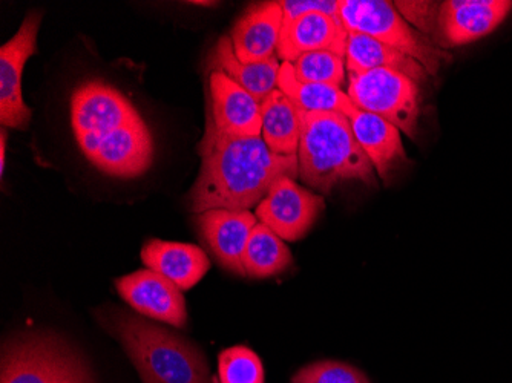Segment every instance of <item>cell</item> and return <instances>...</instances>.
Masks as SVG:
<instances>
[{
  "mask_svg": "<svg viewBox=\"0 0 512 383\" xmlns=\"http://www.w3.org/2000/svg\"><path fill=\"white\" fill-rule=\"evenodd\" d=\"M198 154L200 175L188 197L194 213L252 209L266 198L279 178L299 177L298 155L273 154L263 137L223 134L207 114Z\"/></svg>",
  "mask_w": 512,
  "mask_h": 383,
  "instance_id": "obj_1",
  "label": "cell"
},
{
  "mask_svg": "<svg viewBox=\"0 0 512 383\" xmlns=\"http://www.w3.org/2000/svg\"><path fill=\"white\" fill-rule=\"evenodd\" d=\"M71 125L80 151L103 174L137 178L154 163V138L123 92L88 80L71 95Z\"/></svg>",
  "mask_w": 512,
  "mask_h": 383,
  "instance_id": "obj_2",
  "label": "cell"
},
{
  "mask_svg": "<svg viewBox=\"0 0 512 383\" xmlns=\"http://www.w3.org/2000/svg\"><path fill=\"white\" fill-rule=\"evenodd\" d=\"M299 178L312 189L330 194L336 184L362 181L376 186L375 167L359 146L347 115L301 112Z\"/></svg>",
  "mask_w": 512,
  "mask_h": 383,
  "instance_id": "obj_3",
  "label": "cell"
},
{
  "mask_svg": "<svg viewBox=\"0 0 512 383\" xmlns=\"http://www.w3.org/2000/svg\"><path fill=\"white\" fill-rule=\"evenodd\" d=\"M109 328L138 373L160 383H209L203 353L180 334L128 311H117Z\"/></svg>",
  "mask_w": 512,
  "mask_h": 383,
  "instance_id": "obj_4",
  "label": "cell"
},
{
  "mask_svg": "<svg viewBox=\"0 0 512 383\" xmlns=\"http://www.w3.org/2000/svg\"><path fill=\"white\" fill-rule=\"evenodd\" d=\"M339 19L348 33L364 34L393 50L411 57L436 76L444 60L450 57L437 48L433 40L417 33L399 14L394 2L385 0H341Z\"/></svg>",
  "mask_w": 512,
  "mask_h": 383,
  "instance_id": "obj_5",
  "label": "cell"
},
{
  "mask_svg": "<svg viewBox=\"0 0 512 383\" xmlns=\"http://www.w3.org/2000/svg\"><path fill=\"white\" fill-rule=\"evenodd\" d=\"M347 94L355 108L385 118L411 140L417 137L422 94L410 77L391 69L348 73Z\"/></svg>",
  "mask_w": 512,
  "mask_h": 383,
  "instance_id": "obj_6",
  "label": "cell"
},
{
  "mask_svg": "<svg viewBox=\"0 0 512 383\" xmlns=\"http://www.w3.org/2000/svg\"><path fill=\"white\" fill-rule=\"evenodd\" d=\"M42 13L31 11L16 36L0 48V123L4 128L25 129L33 111L22 97V74L27 60L36 53Z\"/></svg>",
  "mask_w": 512,
  "mask_h": 383,
  "instance_id": "obj_7",
  "label": "cell"
},
{
  "mask_svg": "<svg viewBox=\"0 0 512 383\" xmlns=\"http://www.w3.org/2000/svg\"><path fill=\"white\" fill-rule=\"evenodd\" d=\"M73 354L53 334H22L4 347L0 383H57Z\"/></svg>",
  "mask_w": 512,
  "mask_h": 383,
  "instance_id": "obj_8",
  "label": "cell"
},
{
  "mask_svg": "<svg viewBox=\"0 0 512 383\" xmlns=\"http://www.w3.org/2000/svg\"><path fill=\"white\" fill-rule=\"evenodd\" d=\"M324 209V198L296 184L295 178L283 177L270 187L255 215L283 241H298L309 233Z\"/></svg>",
  "mask_w": 512,
  "mask_h": 383,
  "instance_id": "obj_9",
  "label": "cell"
},
{
  "mask_svg": "<svg viewBox=\"0 0 512 383\" xmlns=\"http://www.w3.org/2000/svg\"><path fill=\"white\" fill-rule=\"evenodd\" d=\"M115 287L140 315L177 328H184L188 324L183 293L160 273L151 269L138 270L117 279Z\"/></svg>",
  "mask_w": 512,
  "mask_h": 383,
  "instance_id": "obj_10",
  "label": "cell"
},
{
  "mask_svg": "<svg viewBox=\"0 0 512 383\" xmlns=\"http://www.w3.org/2000/svg\"><path fill=\"white\" fill-rule=\"evenodd\" d=\"M512 10L509 0H448L440 4L436 43L460 46L493 33Z\"/></svg>",
  "mask_w": 512,
  "mask_h": 383,
  "instance_id": "obj_11",
  "label": "cell"
},
{
  "mask_svg": "<svg viewBox=\"0 0 512 383\" xmlns=\"http://www.w3.org/2000/svg\"><path fill=\"white\" fill-rule=\"evenodd\" d=\"M195 224L201 241L211 250L218 264L227 272L247 276L243 255L250 233L258 224L255 213L250 210H206L197 213Z\"/></svg>",
  "mask_w": 512,
  "mask_h": 383,
  "instance_id": "obj_12",
  "label": "cell"
},
{
  "mask_svg": "<svg viewBox=\"0 0 512 383\" xmlns=\"http://www.w3.org/2000/svg\"><path fill=\"white\" fill-rule=\"evenodd\" d=\"M206 114L223 134L237 137H261V103L223 71L209 74Z\"/></svg>",
  "mask_w": 512,
  "mask_h": 383,
  "instance_id": "obj_13",
  "label": "cell"
},
{
  "mask_svg": "<svg viewBox=\"0 0 512 383\" xmlns=\"http://www.w3.org/2000/svg\"><path fill=\"white\" fill-rule=\"evenodd\" d=\"M283 22V10L279 2L250 5L229 34L238 60L258 63L276 57Z\"/></svg>",
  "mask_w": 512,
  "mask_h": 383,
  "instance_id": "obj_14",
  "label": "cell"
},
{
  "mask_svg": "<svg viewBox=\"0 0 512 383\" xmlns=\"http://www.w3.org/2000/svg\"><path fill=\"white\" fill-rule=\"evenodd\" d=\"M348 31L338 17L313 13L283 25L276 57L279 62L293 63L299 57L316 51H330L345 57Z\"/></svg>",
  "mask_w": 512,
  "mask_h": 383,
  "instance_id": "obj_15",
  "label": "cell"
},
{
  "mask_svg": "<svg viewBox=\"0 0 512 383\" xmlns=\"http://www.w3.org/2000/svg\"><path fill=\"white\" fill-rule=\"evenodd\" d=\"M142 261L146 269L165 276L181 292L195 287L211 269V261L200 247L161 239H149L143 246Z\"/></svg>",
  "mask_w": 512,
  "mask_h": 383,
  "instance_id": "obj_16",
  "label": "cell"
},
{
  "mask_svg": "<svg viewBox=\"0 0 512 383\" xmlns=\"http://www.w3.org/2000/svg\"><path fill=\"white\" fill-rule=\"evenodd\" d=\"M348 120L359 146L375 167L378 177L387 180L399 161L407 158L401 131L385 118L358 108L353 109Z\"/></svg>",
  "mask_w": 512,
  "mask_h": 383,
  "instance_id": "obj_17",
  "label": "cell"
},
{
  "mask_svg": "<svg viewBox=\"0 0 512 383\" xmlns=\"http://www.w3.org/2000/svg\"><path fill=\"white\" fill-rule=\"evenodd\" d=\"M209 69L223 71L229 79L246 89L258 102L264 100L278 89V76L281 63L278 57L258 63H243L235 56L230 36H221L209 56Z\"/></svg>",
  "mask_w": 512,
  "mask_h": 383,
  "instance_id": "obj_18",
  "label": "cell"
},
{
  "mask_svg": "<svg viewBox=\"0 0 512 383\" xmlns=\"http://www.w3.org/2000/svg\"><path fill=\"white\" fill-rule=\"evenodd\" d=\"M345 66H347V73H364L370 69H391L410 77L417 83L425 82L428 77L427 69L417 60L393 50L378 40L358 33H348Z\"/></svg>",
  "mask_w": 512,
  "mask_h": 383,
  "instance_id": "obj_19",
  "label": "cell"
},
{
  "mask_svg": "<svg viewBox=\"0 0 512 383\" xmlns=\"http://www.w3.org/2000/svg\"><path fill=\"white\" fill-rule=\"evenodd\" d=\"M278 89L301 112H336L348 117L355 109L352 100L342 88L302 82L295 76L293 65L289 62L281 63Z\"/></svg>",
  "mask_w": 512,
  "mask_h": 383,
  "instance_id": "obj_20",
  "label": "cell"
},
{
  "mask_svg": "<svg viewBox=\"0 0 512 383\" xmlns=\"http://www.w3.org/2000/svg\"><path fill=\"white\" fill-rule=\"evenodd\" d=\"M264 143L281 157L298 155L301 138V114L279 89L261 103Z\"/></svg>",
  "mask_w": 512,
  "mask_h": 383,
  "instance_id": "obj_21",
  "label": "cell"
},
{
  "mask_svg": "<svg viewBox=\"0 0 512 383\" xmlns=\"http://www.w3.org/2000/svg\"><path fill=\"white\" fill-rule=\"evenodd\" d=\"M292 262V252L283 239L266 224H256L243 255L246 275L255 279L270 278L289 269Z\"/></svg>",
  "mask_w": 512,
  "mask_h": 383,
  "instance_id": "obj_22",
  "label": "cell"
},
{
  "mask_svg": "<svg viewBox=\"0 0 512 383\" xmlns=\"http://www.w3.org/2000/svg\"><path fill=\"white\" fill-rule=\"evenodd\" d=\"M295 76L302 82L321 83L342 88L345 82V57L330 51H316L292 63Z\"/></svg>",
  "mask_w": 512,
  "mask_h": 383,
  "instance_id": "obj_23",
  "label": "cell"
},
{
  "mask_svg": "<svg viewBox=\"0 0 512 383\" xmlns=\"http://www.w3.org/2000/svg\"><path fill=\"white\" fill-rule=\"evenodd\" d=\"M220 383H264V368L255 351L244 345L227 348L218 357Z\"/></svg>",
  "mask_w": 512,
  "mask_h": 383,
  "instance_id": "obj_24",
  "label": "cell"
},
{
  "mask_svg": "<svg viewBox=\"0 0 512 383\" xmlns=\"http://www.w3.org/2000/svg\"><path fill=\"white\" fill-rule=\"evenodd\" d=\"M292 383H371L358 368L344 362L322 361L301 368Z\"/></svg>",
  "mask_w": 512,
  "mask_h": 383,
  "instance_id": "obj_25",
  "label": "cell"
},
{
  "mask_svg": "<svg viewBox=\"0 0 512 383\" xmlns=\"http://www.w3.org/2000/svg\"><path fill=\"white\" fill-rule=\"evenodd\" d=\"M394 7L408 23L419 28L422 33H437V17H439L440 4L437 2H394Z\"/></svg>",
  "mask_w": 512,
  "mask_h": 383,
  "instance_id": "obj_26",
  "label": "cell"
},
{
  "mask_svg": "<svg viewBox=\"0 0 512 383\" xmlns=\"http://www.w3.org/2000/svg\"><path fill=\"white\" fill-rule=\"evenodd\" d=\"M279 7L283 10L284 22H295L299 17L307 14L321 13L327 16H339V2L336 0H281Z\"/></svg>",
  "mask_w": 512,
  "mask_h": 383,
  "instance_id": "obj_27",
  "label": "cell"
},
{
  "mask_svg": "<svg viewBox=\"0 0 512 383\" xmlns=\"http://www.w3.org/2000/svg\"><path fill=\"white\" fill-rule=\"evenodd\" d=\"M57 383H92V379L82 359L73 354Z\"/></svg>",
  "mask_w": 512,
  "mask_h": 383,
  "instance_id": "obj_28",
  "label": "cell"
},
{
  "mask_svg": "<svg viewBox=\"0 0 512 383\" xmlns=\"http://www.w3.org/2000/svg\"><path fill=\"white\" fill-rule=\"evenodd\" d=\"M2 140H0V171H2V175H4L5 171V145H7V132L5 129H2Z\"/></svg>",
  "mask_w": 512,
  "mask_h": 383,
  "instance_id": "obj_29",
  "label": "cell"
},
{
  "mask_svg": "<svg viewBox=\"0 0 512 383\" xmlns=\"http://www.w3.org/2000/svg\"><path fill=\"white\" fill-rule=\"evenodd\" d=\"M140 377H142L143 383H160V382H157V380L152 379V377L148 376V374H140Z\"/></svg>",
  "mask_w": 512,
  "mask_h": 383,
  "instance_id": "obj_30",
  "label": "cell"
},
{
  "mask_svg": "<svg viewBox=\"0 0 512 383\" xmlns=\"http://www.w3.org/2000/svg\"><path fill=\"white\" fill-rule=\"evenodd\" d=\"M212 383H220V380H218V377H214V379H212Z\"/></svg>",
  "mask_w": 512,
  "mask_h": 383,
  "instance_id": "obj_31",
  "label": "cell"
}]
</instances>
